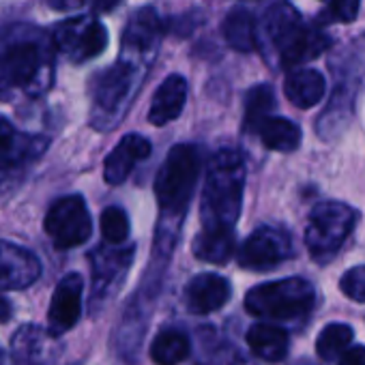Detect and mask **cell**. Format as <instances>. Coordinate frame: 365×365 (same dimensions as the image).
Here are the masks:
<instances>
[{
	"label": "cell",
	"instance_id": "obj_1",
	"mask_svg": "<svg viewBox=\"0 0 365 365\" xmlns=\"http://www.w3.org/2000/svg\"><path fill=\"white\" fill-rule=\"evenodd\" d=\"M54 41L35 26H16L0 43V97L22 91L31 97L54 84Z\"/></svg>",
	"mask_w": 365,
	"mask_h": 365
},
{
	"label": "cell",
	"instance_id": "obj_2",
	"mask_svg": "<svg viewBox=\"0 0 365 365\" xmlns=\"http://www.w3.org/2000/svg\"><path fill=\"white\" fill-rule=\"evenodd\" d=\"M245 163L239 150L222 148L211 157L200 202L202 232L232 235L241 215Z\"/></svg>",
	"mask_w": 365,
	"mask_h": 365
},
{
	"label": "cell",
	"instance_id": "obj_3",
	"mask_svg": "<svg viewBox=\"0 0 365 365\" xmlns=\"http://www.w3.org/2000/svg\"><path fill=\"white\" fill-rule=\"evenodd\" d=\"M260 41L269 46L277 63L286 69L320 56L329 48V37L305 26L301 16L286 0H273L260 20Z\"/></svg>",
	"mask_w": 365,
	"mask_h": 365
},
{
	"label": "cell",
	"instance_id": "obj_4",
	"mask_svg": "<svg viewBox=\"0 0 365 365\" xmlns=\"http://www.w3.org/2000/svg\"><path fill=\"white\" fill-rule=\"evenodd\" d=\"M148 67L150 61L120 52L118 61L97 76L93 86V110H91V123L95 129L108 131L120 123L138 88L142 86Z\"/></svg>",
	"mask_w": 365,
	"mask_h": 365
},
{
	"label": "cell",
	"instance_id": "obj_5",
	"mask_svg": "<svg viewBox=\"0 0 365 365\" xmlns=\"http://www.w3.org/2000/svg\"><path fill=\"white\" fill-rule=\"evenodd\" d=\"M198 176H200V153L196 146L176 144L174 148H170L155 178V194L161 209L159 232H163L172 224L174 228H178L194 196Z\"/></svg>",
	"mask_w": 365,
	"mask_h": 365
},
{
	"label": "cell",
	"instance_id": "obj_6",
	"mask_svg": "<svg viewBox=\"0 0 365 365\" xmlns=\"http://www.w3.org/2000/svg\"><path fill=\"white\" fill-rule=\"evenodd\" d=\"M316 303V288L303 277H286L260 284L250 290L245 307L250 314L273 320H292L305 316Z\"/></svg>",
	"mask_w": 365,
	"mask_h": 365
},
{
	"label": "cell",
	"instance_id": "obj_7",
	"mask_svg": "<svg viewBox=\"0 0 365 365\" xmlns=\"http://www.w3.org/2000/svg\"><path fill=\"white\" fill-rule=\"evenodd\" d=\"M356 220H359L356 211L344 202L329 200L318 205L312 211L305 230V243L312 258L318 264L329 262L354 230Z\"/></svg>",
	"mask_w": 365,
	"mask_h": 365
},
{
	"label": "cell",
	"instance_id": "obj_8",
	"mask_svg": "<svg viewBox=\"0 0 365 365\" xmlns=\"http://www.w3.org/2000/svg\"><path fill=\"white\" fill-rule=\"evenodd\" d=\"M52 41L58 54L76 65H82L91 58H97L106 50L108 31L93 16H76L54 29Z\"/></svg>",
	"mask_w": 365,
	"mask_h": 365
},
{
	"label": "cell",
	"instance_id": "obj_9",
	"mask_svg": "<svg viewBox=\"0 0 365 365\" xmlns=\"http://www.w3.org/2000/svg\"><path fill=\"white\" fill-rule=\"evenodd\" d=\"M43 228L58 250H71L86 243L93 235V220L82 196L58 198L46 213Z\"/></svg>",
	"mask_w": 365,
	"mask_h": 365
},
{
	"label": "cell",
	"instance_id": "obj_10",
	"mask_svg": "<svg viewBox=\"0 0 365 365\" xmlns=\"http://www.w3.org/2000/svg\"><path fill=\"white\" fill-rule=\"evenodd\" d=\"M292 254V241L286 230L262 226L241 245L239 264L250 271H269L286 262Z\"/></svg>",
	"mask_w": 365,
	"mask_h": 365
},
{
	"label": "cell",
	"instance_id": "obj_11",
	"mask_svg": "<svg viewBox=\"0 0 365 365\" xmlns=\"http://www.w3.org/2000/svg\"><path fill=\"white\" fill-rule=\"evenodd\" d=\"M131 258L133 247H99L93 252V307H97L118 290L127 275Z\"/></svg>",
	"mask_w": 365,
	"mask_h": 365
},
{
	"label": "cell",
	"instance_id": "obj_12",
	"mask_svg": "<svg viewBox=\"0 0 365 365\" xmlns=\"http://www.w3.org/2000/svg\"><path fill=\"white\" fill-rule=\"evenodd\" d=\"M161 35H163V24L157 11L150 7H142L129 18L123 31L120 52L144 61H153V56L159 50Z\"/></svg>",
	"mask_w": 365,
	"mask_h": 365
},
{
	"label": "cell",
	"instance_id": "obj_13",
	"mask_svg": "<svg viewBox=\"0 0 365 365\" xmlns=\"http://www.w3.org/2000/svg\"><path fill=\"white\" fill-rule=\"evenodd\" d=\"M58 354V337L39 324H22L11 337V356L18 365H50Z\"/></svg>",
	"mask_w": 365,
	"mask_h": 365
},
{
	"label": "cell",
	"instance_id": "obj_14",
	"mask_svg": "<svg viewBox=\"0 0 365 365\" xmlns=\"http://www.w3.org/2000/svg\"><path fill=\"white\" fill-rule=\"evenodd\" d=\"M39 275L41 262L31 250L0 239V290H24Z\"/></svg>",
	"mask_w": 365,
	"mask_h": 365
},
{
	"label": "cell",
	"instance_id": "obj_15",
	"mask_svg": "<svg viewBox=\"0 0 365 365\" xmlns=\"http://www.w3.org/2000/svg\"><path fill=\"white\" fill-rule=\"evenodd\" d=\"M82 290L84 279L80 273H69L58 282L48 314V329L52 335L58 337L76 327L82 316Z\"/></svg>",
	"mask_w": 365,
	"mask_h": 365
},
{
	"label": "cell",
	"instance_id": "obj_16",
	"mask_svg": "<svg viewBox=\"0 0 365 365\" xmlns=\"http://www.w3.org/2000/svg\"><path fill=\"white\" fill-rule=\"evenodd\" d=\"M230 299V282L217 273H200L185 286V303L194 314H211Z\"/></svg>",
	"mask_w": 365,
	"mask_h": 365
},
{
	"label": "cell",
	"instance_id": "obj_17",
	"mask_svg": "<svg viewBox=\"0 0 365 365\" xmlns=\"http://www.w3.org/2000/svg\"><path fill=\"white\" fill-rule=\"evenodd\" d=\"M150 155V142L138 133L125 135L103 163V176L110 185H120L131 174V170Z\"/></svg>",
	"mask_w": 365,
	"mask_h": 365
},
{
	"label": "cell",
	"instance_id": "obj_18",
	"mask_svg": "<svg viewBox=\"0 0 365 365\" xmlns=\"http://www.w3.org/2000/svg\"><path fill=\"white\" fill-rule=\"evenodd\" d=\"M50 140L46 135H29L20 133L14 123L0 116V163L18 165L22 161L39 157L48 148Z\"/></svg>",
	"mask_w": 365,
	"mask_h": 365
},
{
	"label": "cell",
	"instance_id": "obj_19",
	"mask_svg": "<svg viewBox=\"0 0 365 365\" xmlns=\"http://www.w3.org/2000/svg\"><path fill=\"white\" fill-rule=\"evenodd\" d=\"M187 101V82L182 76H168L161 86L157 88L150 110H148V120L157 127L168 125L170 120L178 118L182 108Z\"/></svg>",
	"mask_w": 365,
	"mask_h": 365
},
{
	"label": "cell",
	"instance_id": "obj_20",
	"mask_svg": "<svg viewBox=\"0 0 365 365\" xmlns=\"http://www.w3.org/2000/svg\"><path fill=\"white\" fill-rule=\"evenodd\" d=\"M324 91H327V82H324L322 73H318L314 69L292 71V73H288V78L284 82V93H286L288 101L301 110H307V108L320 103V99L324 97Z\"/></svg>",
	"mask_w": 365,
	"mask_h": 365
},
{
	"label": "cell",
	"instance_id": "obj_21",
	"mask_svg": "<svg viewBox=\"0 0 365 365\" xmlns=\"http://www.w3.org/2000/svg\"><path fill=\"white\" fill-rule=\"evenodd\" d=\"M252 352L269 363H277L288 354V333L275 324H254L247 331Z\"/></svg>",
	"mask_w": 365,
	"mask_h": 365
},
{
	"label": "cell",
	"instance_id": "obj_22",
	"mask_svg": "<svg viewBox=\"0 0 365 365\" xmlns=\"http://www.w3.org/2000/svg\"><path fill=\"white\" fill-rule=\"evenodd\" d=\"M222 35L230 43V48H235L237 52L256 50L258 33H256L254 16L243 7H235L222 22Z\"/></svg>",
	"mask_w": 365,
	"mask_h": 365
},
{
	"label": "cell",
	"instance_id": "obj_23",
	"mask_svg": "<svg viewBox=\"0 0 365 365\" xmlns=\"http://www.w3.org/2000/svg\"><path fill=\"white\" fill-rule=\"evenodd\" d=\"M256 133L267 148L279 153H290L301 144V127L284 116H269L260 123Z\"/></svg>",
	"mask_w": 365,
	"mask_h": 365
},
{
	"label": "cell",
	"instance_id": "obj_24",
	"mask_svg": "<svg viewBox=\"0 0 365 365\" xmlns=\"http://www.w3.org/2000/svg\"><path fill=\"white\" fill-rule=\"evenodd\" d=\"M190 348L192 346L185 333L168 329L155 337L150 346V359L159 365H178L190 356Z\"/></svg>",
	"mask_w": 365,
	"mask_h": 365
},
{
	"label": "cell",
	"instance_id": "obj_25",
	"mask_svg": "<svg viewBox=\"0 0 365 365\" xmlns=\"http://www.w3.org/2000/svg\"><path fill=\"white\" fill-rule=\"evenodd\" d=\"M237 237L232 235H217V232H200L194 241V256L205 262L226 264L235 252Z\"/></svg>",
	"mask_w": 365,
	"mask_h": 365
},
{
	"label": "cell",
	"instance_id": "obj_26",
	"mask_svg": "<svg viewBox=\"0 0 365 365\" xmlns=\"http://www.w3.org/2000/svg\"><path fill=\"white\" fill-rule=\"evenodd\" d=\"M273 108H275V93H273V88L267 86V84L254 86L247 93V99H245V129L256 133L260 123L271 116Z\"/></svg>",
	"mask_w": 365,
	"mask_h": 365
},
{
	"label": "cell",
	"instance_id": "obj_27",
	"mask_svg": "<svg viewBox=\"0 0 365 365\" xmlns=\"http://www.w3.org/2000/svg\"><path fill=\"white\" fill-rule=\"evenodd\" d=\"M350 341H352V329L348 324L333 322L320 331L316 339V352L322 361H333L348 350Z\"/></svg>",
	"mask_w": 365,
	"mask_h": 365
},
{
	"label": "cell",
	"instance_id": "obj_28",
	"mask_svg": "<svg viewBox=\"0 0 365 365\" xmlns=\"http://www.w3.org/2000/svg\"><path fill=\"white\" fill-rule=\"evenodd\" d=\"M101 235L110 245H120L129 237V217L118 207H108L101 213Z\"/></svg>",
	"mask_w": 365,
	"mask_h": 365
},
{
	"label": "cell",
	"instance_id": "obj_29",
	"mask_svg": "<svg viewBox=\"0 0 365 365\" xmlns=\"http://www.w3.org/2000/svg\"><path fill=\"white\" fill-rule=\"evenodd\" d=\"M339 288H341L344 294L350 297L352 301L365 303V264L346 271V273L341 275Z\"/></svg>",
	"mask_w": 365,
	"mask_h": 365
},
{
	"label": "cell",
	"instance_id": "obj_30",
	"mask_svg": "<svg viewBox=\"0 0 365 365\" xmlns=\"http://www.w3.org/2000/svg\"><path fill=\"white\" fill-rule=\"evenodd\" d=\"M361 0H329V9L324 18L329 22H354L359 16Z\"/></svg>",
	"mask_w": 365,
	"mask_h": 365
},
{
	"label": "cell",
	"instance_id": "obj_31",
	"mask_svg": "<svg viewBox=\"0 0 365 365\" xmlns=\"http://www.w3.org/2000/svg\"><path fill=\"white\" fill-rule=\"evenodd\" d=\"M339 365H365V346H352L339 356Z\"/></svg>",
	"mask_w": 365,
	"mask_h": 365
},
{
	"label": "cell",
	"instance_id": "obj_32",
	"mask_svg": "<svg viewBox=\"0 0 365 365\" xmlns=\"http://www.w3.org/2000/svg\"><path fill=\"white\" fill-rule=\"evenodd\" d=\"M86 0H48V5L56 11H76L80 9Z\"/></svg>",
	"mask_w": 365,
	"mask_h": 365
},
{
	"label": "cell",
	"instance_id": "obj_33",
	"mask_svg": "<svg viewBox=\"0 0 365 365\" xmlns=\"http://www.w3.org/2000/svg\"><path fill=\"white\" fill-rule=\"evenodd\" d=\"M118 3H120V0H93V7H95V11L108 14V11H112Z\"/></svg>",
	"mask_w": 365,
	"mask_h": 365
},
{
	"label": "cell",
	"instance_id": "obj_34",
	"mask_svg": "<svg viewBox=\"0 0 365 365\" xmlns=\"http://www.w3.org/2000/svg\"><path fill=\"white\" fill-rule=\"evenodd\" d=\"M9 316H11V305L0 297V322H5Z\"/></svg>",
	"mask_w": 365,
	"mask_h": 365
},
{
	"label": "cell",
	"instance_id": "obj_35",
	"mask_svg": "<svg viewBox=\"0 0 365 365\" xmlns=\"http://www.w3.org/2000/svg\"><path fill=\"white\" fill-rule=\"evenodd\" d=\"M9 170H11V165H7V163H0V185L7 180V176H9Z\"/></svg>",
	"mask_w": 365,
	"mask_h": 365
},
{
	"label": "cell",
	"instance_id": "obj_36",
	"mask_svg": "<svg viewBox=\"0 0 365 365\" xmlns=\"http://www.w3.org/2000/svg\"><path fill=\"white\" fill-rule=\"evenodd\" d=\"M290 365H318V363H314V361H309V359H299V361H294V363H290Z\"/></svg>",
	"mask_w": 365,
	"mask_h": 365
},
{
	"label": "cell",
	"instance_id": "obj_37",
	"mask_svg": "<svg viewBox=\"0 0 365 365\" xmlns=\"http://www.w3.org/2000/svg\"><path fill=\"white\" fill-rule=\"evenodd\" d=\"M0 365H9V359H7L5 350H0Z\"/></svg>",
	"mask_w": 365,
	"mask_h": 365
},
{
	"label": "cell",
	"instance_id": "obj_38",
	"mask_svg": "<svg viewBox=\"0 0 365 365\" xmlns=\"http://www.w3.org/2000/svg\"><path fill=\"white\" fill-rule=\"evenodd\" d=\"M327 3H329V0H327Z\"/></svg>",
	"mask_w": 365,
	"mask_h": 365
}]
</instances>
